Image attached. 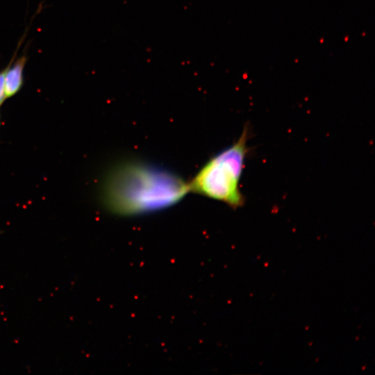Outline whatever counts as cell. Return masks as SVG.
I'll list each match as a JSON object with an SVG mask.
<instances>
[{"label": "cell", "mask_w": 375, "mask_h": 375, "mask_svg": "<svg viewBox=\"0 0 375 375\" xmlns=\"http://www.w3.org/2000/svg\"><path fill=\"white\" fill-rule=\"evenodd\" d=\"M188 192V182L178 175L142 161L126 160L107 172L99 198L110 212L132 216L171 207Z\"/></svg>", "instance_id": "cell-1"}, {"label": "cell", "mask_w": 375, "mask_h": 375, "mask_svg": "<svg viewBox=\"0 0 375 375\" xmlns=\"http://www.w3.org/2000/svg\"><path fill=\"white\" fill-rule=\"evenodd\" d=\"M249 126L231 145L210 158L188 182L190 192L224 203L232 209L244 204L240 183L250 151Z\"/></svg>", "instance_id": "cell-2"}, {"label": "cell", "mask_w": 375, "mask_h": 375, "mask_svg": "<svg viewBox=\"0 0 375 375\" xmlns=\"http://www.w3.org/2000/svg\"><path fill=\"white\" fill-rule=\"evenodd\" d=\"M26 57L22 56L12 65L6 67L5 75L6 98H10L17 94L24 84V69Z\"/></svg>", "instance_id": "cell-3"}, {"label": "cell", "mask_w": 375, "mask_h": 375, "mask_svg": "<svg viewBox=\"0 0 375 375\" xmlns=\"http://www.w3.org/2000/svg\"><path fill=\"white\" fill-rule=\"evenodd\" d=\"M6 67L0 72V106L3 104L6 98L5 92V75Z\"/></svg>", "instance_id": "cell-4"}, {"label": "cell", "mask_w": 375, "mask_h": 375, "mask_svg": "<svg viewBox=\"0 0 375 375\" xmlns=\"http://www.w3.org/2000/svg\"><path fill=\"white\" fill-rule=\"evenodd\" d=\"M0 124H1V114H0Z\"/></svg>", "instance_id": "cell-5"}]
</instances>
